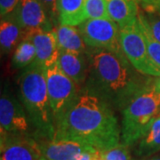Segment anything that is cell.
Returning <instances> with one entry per match:
<instances>
[{"label":"cell","instance_id":"7c38bea8","mask_svg":"<svg viewBox=\"0 0 160 160\" xmlns=\"http://www.w3.org/2000/svg\"><path fill=\"white\" fill-rule=\"evenodd\" d=\"M37 141L43 157L48 160H71L82 152L97 150L86 143L73 140L51 139Z\"/></svg>","mask_w":160,"mask_h":160},{"label":"cell","instance_id":"7a4b0ae2","mask_svg":"<svg viewBox=\"0 0 160 160\" xmlns=\"http://www.w3.org/2000/svg\"><path fill=\"white\" fill-rule=\"evenodd\" d=\"M54 126L53 139L78 141L97 150L110 149L121 141V129L114 110L83 88Z\"/></svg>","mask_w":160,"mask_h":160},{"label":"cell","instance_id":"484cf974","mask_svg":"<svg viewBox=\"0 0 160 160\" xmlns=\"http://www.w3.org/2000/svg\"><path fill=\"white\" fill-rule=\"evenodd\" d=\"M141 7H147V6H155L159 2V0H135Z\"/></svg>","mask_w":160,"mask_h":160},{"label":"cell","instance_id":"d6986e66","mask_svg":"<svg viewBox=\"0 0 160 160\" xmlns=\"http://www.w3.org/2000/svg\"><path fill=\"white\" fill-rule=\"evenodd\" d=\"M37 52L31 40L25 38L16 46L12 58V65L14 69H22L36 61Z\"/></svg>","mask_w":160,"mask_h":160},{"label":"cell","instance_id":"d4e9b609","mask_svg":"<svg viewBox=\"0 0 160 160\" xmlns=\"http://www.w3.org/2000/svg\"><path fill=\"white\" fill-rule=\"evenodd\" d=\"M97 150H94V151H85V152H82L78 156H76L73 159L71 160H92V157L93 154L96 152Z\"/></svg>","mask_w":160,"mask_h":160},{"label":"cell","instance_id":"52a82bcc","mask_svg":"<svg viewBox=\"0 0 160 160\" xmlns=\"http://www.w3.org/2000/svg\"><path fill=\"white\" fill-rule=\"evenodd\" d=\"M86 46L124 53L120 43V29L111 19H90L78 26Z\"/></svg>","mask_w":160,"mask_h":160},{"label":"cell","instance_id":"f1b7e54d","mask_svg":"<svg viewBox=\"0 0 160 160\" xmlns=\"http://www.w3.org/2000/svg\"><path fill=\"white\" fill-rule=\"evenodd\" d=\"M92 160H103L101 157H100V154H99V150H97L94 154H93V157H92Z\"/></svg>","mask_w":160,"mask_h":160},{"label":"cell","instance_id":"5b68a950","mask_svg":"<svg viewBox=\"0 0 160 160\" xmlns=\"http://www.w3.org/2000/svg\"><path fill=\"white\" fill-rule=\"evenodd\" d=\"M45 70L49 101L55 123L73 104L81 88L63 72L58 62L45 67Z\"/></svg>","mask_w":160,"mask_h":160},{"label":"cell","instance_id":"4dcf8cb0","mask_svg":"<svg viewBox=\"0 0 160 160\" xmlns=\"http://www.w3.org/2000/svg\"><path fill=\"white\" fill-rule=\"evenodd\" d=\"M39 160H48V159H46V158H45L44 157H42V158H40Z\"/></svg>","mask_w":160,"mask_h":160},{"label":"cell","instance_id":"4316f807","mask_svg":"<svg viewBox=\"0 0 160 160\" xmlns=\"http://www.w3.org/2000/svg\"><path fill=\"white\" fill-rule=\"evenodd\" d=\"M138 160H160V156H150V157H147V158H139Z\"/></svg>","mask_w":160,"mask_h":160},{"label":"cell","instance_id":"ffe728a7","mask_svg":"<svg viewBox=\"0 0 160 160\" xmlns=\"http://www.w3.org/2000/svg\"><path fill=\"white\" fill-rule=\"evenodd\" d=\"M85 18L90 19H109L107 0H86Z\"/></svg>","mask_w":160,"mask_h":160},{"label":"cell","instance_id":"ac0fdd59","mask_svg":"<svg viewBox=\"0 0 160 160\" xmlns=\"http://www.w3.org/2000/svg\"><path fill=\"white\" fill-rule=\"evenodd\" d=\"M23 38V30L9 16H5L0 24L1 52L7 54Z\"/></svg>","mask_w":160,"mask_h":160},{"label":"cell","instance_id":"f546056e","mask_svg":"<svg viewBox=\"0 0 160 160\" xmlns=\"http://www.w3.org/2000/svg\"><path fill=\"white\" fill-rule=\"evenodd\" d=\"M155 7H156V8H157V9H158V11H160V0H159V2H158V3L157 4V6H155Z\"/></svg>","mask_w":160,"mask_h":160},{"label":"cell","instance_id":"9a60e30c","mask_svg":"<svg viewBox=\"0 0 160 160\" xmlns=\"http://www.w3.org/2000/svg\"><path fill=\"white\" fill-rule=\"evenodd\" d=\"M59 50L86 53L87 46L76 26L59 24L56 27Z\"/></svg>","mask_w":160,"mask_h":160},{"label":"cell","instance_id":"7402d4cb","mask_svg":"<svg viewBox=\"0 0 160 160\" xmlns=\"http://www.w3.org/2000/svg\"><path fill=\"white\" fill-rule=\"evenodd\" d=\"M99 154L103 160H134L130 154L129 147L122 142L109 149L99 150Z\"/></svg>","mask_w":160,"mask_h":160},{"label":"cell","instance_id":"2e32d148","mask_svg":"<svg viewBox=\"0 0 160 160\" xmlns=\"http://www.w3.org/2000/svg\"><path fill=\"white\" fill-rule=\"evenodd\" d=\"M85 1L86 0H58L59 24L78 27L86 22Z\"/></svg>","mask_w":160,"mask_h":160},{"label":"cell","instance_id":"4fadbf2b","mask_svg":"<svg viewBox=\"0 0 160 160\" xmlns=\"http://www.w3.org/2000/svg\"><path fill=\"white\" fill-rule=\"evenodd\" d=\"M57 62L63 72L82 88L88 76V60L86 53L59 50Z\"/></svg>","mask_w":160,"mask_h":160},{"label":"cell","instance_id":"e0dca14e","mask_svg":"<svg viewBox=\"0 0 160 160\" xmlns=\"http://www.w3.org/2000/svg\"><path fill=\"white\" fill-rule=\"evenodd\" d=\"M133 154L142 158L153 156L160 150V115L152 122L146 134L136 144Z\"/></svg>","mask_w":160,"mask_h":160},{"label":"cell","instance_id":"44dd1931","mask_svg":"<svg viewBox=\"0 0 160 160\" xmlns=\"http://www.w3.org/2000/svg\"><path fill=\"white\" fill-rule=\"evenodd\" d=\"M139 23L142 29L143 34L145 37L148 53H149V56L151 60V62L153 63V65L157 69L160 70V43L155 39L145 26H143L140 22H139Z\"/></svg>","mask_w":160,"mask_h":160},{"label":"cell","instance_id":"277c9868","mask_svg":"<svg viewBox=\"0 0 160 160\" xmlns=\"http://www.w3.org/2000/svg\"><path fill=\"white\" fill-rule=\"evenodd\" d=\"M155 83V81H154ZM154 83L132 100L122 110L121 142L132 147L146 134L160 110V92Z\"/></svg>","mask_w":160,"mask_h":160},{"label":"cell","instance_id":"6da1fadb","mask_svg":"<svg viewBox=\"0 0 160 160\" xmlns=\"http://www.w3.org/2000/svg\"><path fill=\"white\" fill-rule=\"evenodd\" d=\"M88 76L83 89L100 98L113 110H122L154 83L152 77L135 69L125 53L87 47Z\"/></svg>","mask_w":160,"mask_h":160},{"label":"cell","instance_id":"603a6c76","mask_svg":"<svg viewBox=\"0 0 160 160\" xmlns=\"http://www.w3.org/2000/svg\"><path fill=\"white\" fill-rule=\"evenodd\" d=\"M42 6H44L45 11L48 18L52 23L53 26L59 23L58 17V0H39Z\"/></svg>","mask_w":160,"mask_h":160},{"label":"cell","instance_id":"ba28073f","mask_svg":"<svg viewBox=\"0 0 160 160\" xmlns=\"http://www.w3.org/2000/svg\"><path fill=\"white\" fill-rule=\"evenodd\" d=\"M0 160H39L43 155L31 133L1 132Z\"/></svg>","mask_w":160,"mask_h":160},{"label":"cell","instance_id":"8992f818","mask_svg":"<svg viewBox=\"0 0 160 160\" xmlns=\"http://www.w3.org/2000/svg\"><path fill=\"white\" fill-rule=\"evenodd\" d=\"M120 43L126 57L141 73L150 77H160V70L151 62L142 29L138 19L120 29Z\"/></svg>","mask_w":160,"mask_h":160},{"label":"cell","instance_id":"9c48e42d","mask_svg":"<svg viewBox=\"0 0 160 160\" xmlns=\"http://www.w3.org/2000/svg\"><path fill=\"white\" fill-rule=\"evenodd\" d=\"M29 118L25 113L22 103L6 87L0 99L1 132L29 133Z\"/></svg>","mask_w":160,"mask_h":160},{"label":"cell","instance_id":"8fae6325","mask_svg":"<svg viewBox=\"0 0 160 160\" xmlns=\"http://www.w3.org/2000/svg\"><path fill=\"white\" fill-rule=\"evenodd\" d=\"M25 38L31 40L36 47V62L44 67L57 62L59 47L56 28L51 30L43 29L26 30L23 31V38Z\"/></svg>","mask_w":160,"mask_h":160},{"label":"cell","instance_id":"3957f363","mask_svg":"<svg viewBox=\"0 0 160 160\" xmlns=\"http://www.w3.org/2000/svg\"><path fill=\"white\" fill-rule=\"evenodd\" d=\"M19 97L27 111L37 140H51L55 126L46 85L45 67L35 61L20 75Z\"/></svg>","mask_w":160,"mask_h":160},{"label":"cell","instance_id":"5bb4252c","mask_svg":"<svg viewBox=\"0 0 160 160\" xmlns=\"http://www.w3.org/2000/svg\"><path fill=\"white\" fill-rule=\"evenodd\" d=\"M109 19L118 24L119 29L137 20L139 6L135 0H107Z\"/></svg>","mask_w":160,"mask_h":160},{"label":"cell","instance_id":"30bf717a","mask_svg":"<svg viewBox=\"0 0 160 160\" xmlns=\"http://www.w3.org/2000/svg\"><path fill=\"white\" fill-rule=\"evenodd\" d=\"M7 16L23 31L35 29H55L39 0H20L14 10Z\"/></svg>","mask_w":160,"mask_h":160},{"label":"cell","instance_id":"cb8c5ba5","mask_svg":"<svg viewBox=\"0 0 160 160\" xmlns=\"http://www.w3.org/2000/svg\"><path fill=\"white\" fill-rule=\"evenodd\" d=\"M20 0H0V13L1 17L7 16L14 10Z\"/></svg>","mask_w":160,"mask_h":160},{"label":"cell","instance_id":"83f0119b","mask_svg":"<svg viewBox=\"0 0 160 160\" xmlns=\"http://www.w3.org/2000/svg\"><path fill=\"white\" fill-rule=\"evenodd\" d=\"M155 88H156V90L160 92V77H158L157 79H155Z\"/></svg>","mask_w":160,"mask_h":160}]
</instances>
